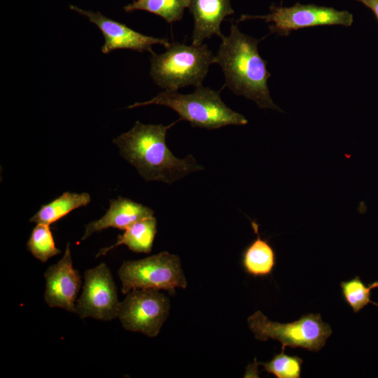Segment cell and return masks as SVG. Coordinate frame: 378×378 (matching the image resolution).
<instances>
[{
  "label": "cell",
  "mask_w": 378,
  "mask_h": 378,
  "mask_svg": "<svg viewBox=\"0 0 378 378\" xmlns=\"http://www.w3.org/2000/svg\"><path fill=\"white\" fill-rule=\"evenodd\" d=\"M342 295L345 302L354 313H358L366 305L371 303L378 307V304L370 300L371 290L378 288V281L368 286L361 281L359 276L346 281L340 283Z\"/></svg>",
  "instance_id": "19"
},
{
  "label": "cell",
  "mask_w": 378,
  "mask_h": 378,
  "mask_svg": "<svg viewBox=\"0 0 378 378\" xmlns=\"http://www.w3.org/2000/svg\"><path fill=\"white\" fill-rule=\"evenodd\" d=\"M189 4L190 0H133L123 8L126 12L145 10L162 18L168 23H173L182 19Z\"/></svg>",
  "instance_id": "17"
},
{
  "label": "cell",
  "mask_w": 378,
  "mask_h": 378,
  "mask_svg": "<svg viewBox=\"0 0 378 378\" xmlns=\"http://www.w3.org/2000/svg\"><path fill=\"white\" fill-rule=\"evenodd\" d=\"M118 276L123 294L139 288L164 290L172 294L176 288L187 286L179 257L167 251L123 262Z\"/></svg>",
  "instance_id": "6"
},
{
  "label": "cell",
  "mask_w": 378,
  "mask_h": 378,
  "mask_svg": "<svg viewBox=\"0 0 378 378\" xmlns=\"http://www.w3.org/2000/svg\"><path fill=\"white\" fill-rule=\"evenodd\" d=\"M71 10L87 17L102 31L104 43L102 52L108 54L118 49H129L143 52H151L152 46L161 44L167 48L170 43L166 38H155L142 34L126 24L107 18L100 12L86 10L70 5Z\"/></svg>",
  "instance_id": "10"
},
{
  "label": "cell",
  "mask_w": 378,
  "mask_h": 378,
  "mask_svg": "<svg viewBox=\"0 0 378 378\" xmlns=\"http://www.w3.org/2000/svg\"><path fill=\"white\" fill-rule=\"evenodd\" d=\"M251 226L256 239L245 248L242 265L247 274L255 277L266 276L272 274L276 265V253L269 241L260 236L258 223L251 220Z\"/></svg>",
  "instance_id": "14"
},
{
  "label": "cell",
  "mask_w": 378,
  "mask_h": 378,
  "mask_svg": "<svg viewBox=\"0 0 378 378\" xmlns=\"http://www.w3.org/2000/svg\"><path fill=\"white\" fill-rule=\"evenodd\" d=\"M44 300L50 307L62 308L75 313L76 300L81 286V277L73 267L70 244L67 243L62 258L49 266L44 273Z\"/></svg>",
  "instance_id": "11"
},
{
  "label": "cell",
  "mask_w": 378,
  "mask_h": 378,
  "mask_svg": "<svg viewBox=\"0 0 378 378\" xmlns=\"http://www.w3.org/2000/svg\"><path fill=\"white\" fill-rule=\"evenodd\" d=\"M361 2L365 6L370 8L374 13L378 20V0H355Z\"/></svg>",
  "instance_id": "21"
},
{
  "label": "cell",
  "mask_w": 378,
  "mask_h": 378,
  "mask_svg": "<svg viewBox=\"0 0 378 378\" xmlns=\"http://www.w3.org/2000/svg\"><path fill=\"white\" fill-rule=\"evenodd\" d=\"M303 360L297 356H290L281 351L267 363H259L264 370L277 378H300Z\"/></svg>",
  "instance_id": "20"
},
{
  "label": "cell",
  "mask_w": 378,
  "mask_h": 378,
  "mask_svg": "<svg viewBox=\"0 0 378 378\" xmlns=\"http://www.w3.org/2000/svg\"><path fill=\"white\" fill-rule=\"evenodd\" d=\"M84 285L76 302L75 314L102 321L118 318L120 302L110 269L102 262L84 273Z\"/></svg>",
  "instance_id": "9"
},
{
  "label": "cell",
  "mask_w": 378,
  "mask_h": 378,
  "mask_svg": "<svg viewBox=\"0 0 378 378\" xmlns=\"http://www.w3.org/2000/svg\"><path fill=\"white\" fill-rule=\"evenodd\" d=\"M250 330L259 341L270 339L279 341L281 351L289 346L317 352L326 344L332 331L330 325L323 321L320 314H307L290 323L272 321L260 311L247 320Z\"/></svg>",
  "instance_id": "5"
},
{
  "label": "cell",
  "mask_w": 378,
  "mask_h": 378,
  "mask_svg": "<svg viewBox=\"0 0 378 378\" xmlns=\"http://www.w3.org/2000/svg\"><path fill=\"white\" fill-rule=\"evenodd\" d=\"M179 120L167 126L136 121L130 130L113 139V142L119 148L121 156L136 169L144 180L171 184L204 169L192 155L180 159L167 147V132Z\"/></svg>",
  "instance_id": "1"
},
{
  "label": "cell",
  "mask_w": 378,
  "mask_h": 378,
  "mask_svg": "<svg viewBox=\"0 0 378 378\" xmlns=\"http://www.w3.org/2000/svg\"><path fill=\"white\" fill-rule=\"evenodd\" d=\"M90 200V196L87 192H65L50 203L41 206L29 220L36 224L50 225L73 210L87 206Z\"/></svg>",
  "instance_id": "16"
},
{
  "label": "cell",
  "mask_w": 378,
  "mask_h": 378,
  "mask_svg": "<svg viewBox=\"0 0 378 378\" xmlns=\"http://www.w3.org/2000/svg\"><path fill=\"white\" fill-rule=\"evenodd\" d=\"M27 247L32 255L44 263L61 253L55 246L50 225L36 224L32 230Z\"/></svg>",
  "instance_id": "18"
},
{
  "label": "cell",
  "mask_w": 378,
  "mask_h": 378,
  "mask_svg": "<svg viewBox=\"0 0 378 378\" xmlns=\"http://www.w3.org/2000/svg\"><path fill=\"white\" fill-rule=\"evenodd\" d=\"M270 13L265 15H242L240 21L261 19L268 23L272 33L287 36L292 31L302 28L342 25L349 27L353 23V15L346 10H337L331 7L315 4L303 5L296 3L291 7L272 5Z\"/></svg>",
  "instance_id": "7"
},
{
  "label": "cell",
  "mask_w": 378,
  "mask_h": 378,
  "mask_svg": "<svg viewBox=\"0 0 378 378\" xmlns=\"http://www.w3.org/2000/svg\"><path fill=\"white\" fill-rule=\"evenodd\" d=\"M188 8L194 19L192 44L195 46L214 35L220 38L222 22L234 13L230 0H190Z\"/></svg>",
  "instance_id": "12"
},
{
  "label": "cell",
  "mask_w": 378,
  "mask_h": 378,
  "mask_svg": "<svg viewBox=\"0 0 378 378\" xmlns=\"http://www.w3.org/2000/svg\"><path fill=\"white\" fill-rule=\"evenodd\" d=\"M150 75L161 88L176 91L188 85H202L215 55L206 45L172 43L166 52H150Z\"/></svg>",
  "instance_id": "4"
},
{
  "label": "cell",
  "mask_w": 378,
  "mask_h": 378,
  "mask_svg": "<svg viewBox=\"0 0 378 378\" xmlns=\"http://www.w3.org/2000/svg\"><path fill=\"white\" fill-rule=\"evenodd\" d=\"M109 209L104 216L85 225L83 241L95 232L108 227L126 230L135 223L153 216L154 211L130 199L118 197L109 201Z\"/></svg>",
  "instance_id": "13"
},
{
  "label": "cell",
  "mask_w": 378,
  "mask_h": 378,
  "mask_svg": "<svg viewBox=\"0 0 378 378\" xmlns=\"http://www.w3.org/2000/svg\"><path fill=\"white\" fill-rule=\"evenodd\" d=\"M150 104L162 105L173 109L180 116V120H187L194 127L214 130L248 123L243 115L225 105L220 98V91L202 85L188 94L165 90L148 101L131 104L127 108Z\"/></svg>",
  "instance_id": "3"
},
{
  "label": "cell",
  "mask_w": 378,
  "mask_h": 378,
  "mask_svg": "<svg viewBox=\"0 0 378 378\" xmlns=\"http://www.w3.org/2000/svg\"><path fill=\"white\" fill-rule=\"evenodd\" d=\"M220 38L214 63L223 70L225 85L234 94L253 100L260 108L282 111L270 94L267 80L271 75L258 49L262 38L244 34L234 23L231 24L230 34Z\"/></svg>",
  "instance_id": "2"
},
{
  "label": "cell",
  "mask_w": 378,
  "mask_h": 378,
  "mask_svg": "<svg viewBox=\"0 0 378 378\" xmlns=\"http://www.w3.org/2000/svg\"><path fill=\"white\" fill-rule=\"evenodd\" d=\"M156 233L157 220L154 216L141 220L126 229L122 234H120L114 244L102 248L96 258L106 255L120 245H125L135 253H148L152 250Z\"/></svg>",
  "instance_id": "15"
},
{
  "label": "cell",
  "mask_w": 378,
  "mask_h": 378,
  "mask_svg": "<svg viewBox=\"0 0 378 378\" xmlns=\"http://www.w3.org/2000/svg\"><path fill=\"white\" fill-rule=\"evenodd\" d=\"M169 298L158 290L133 289L120 302L118 318L123 328L156 337L169 312Z\"/></svg>",
  "instance_id": "8"
}]
</instances>
